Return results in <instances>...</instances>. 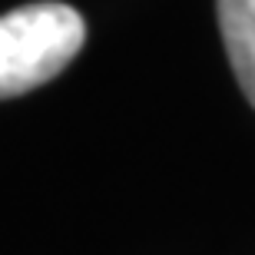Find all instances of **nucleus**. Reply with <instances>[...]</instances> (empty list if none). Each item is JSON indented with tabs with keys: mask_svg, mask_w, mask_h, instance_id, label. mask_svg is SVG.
Here are the masks:
<instances>
[{
	"mask_svg": "<svg viewBox=\"0 0 255 255\" xmlns=\"http://www.w3.org/2000/svg\"><path fill=\"white\" fill-rule=\"evenodd\" d=\"M86 23L66 3H27L0 20V93L20 96L63 73L83 50Z\"/></svg>",
	"mask_w": 255,
	"mask_h": 255,
	"instance_id": "1",
	"label": "nucleus"
},
{
	"mask_svg": "<svg viewBox=\"0 0 255 255\" xmlns=\"http://www.w3.org/2000/svg\"><path fill=\"white\" fill-rule=\"evenodd\" d=\"M219 30L239 86L255 106V0H219Z\"/></svg>",
	"mask_w": 255,
	"mask_h": 255,
	"instance_id": "2",
	"label": "nucleus"
}]
</instances>
